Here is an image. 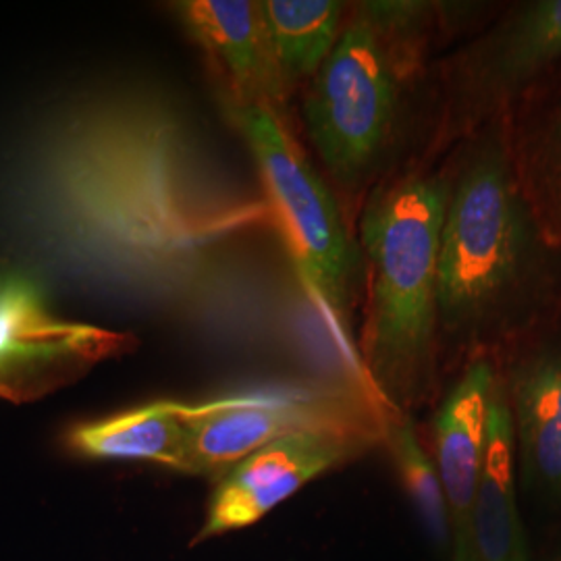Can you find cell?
<instances>
[{"label":"cell","mask_w":561,"mask_h":561,"mask_svg":"<svg viewBox=\"0 0 561 561\" xmlns=\"http://www.w3.org/2000/svg\"><path fill=\"white\" fill-rule=\"evenodd\" d=\"M373 439L368 433L308 431L264 445L219 479L196 542L256 524Z\"/></svg>","instance_id":"obj_8"},{"label":"cell","mask_w":561,"mask_h":561,"mask_svg":"<svg viewBox=\"0 0 561 561\" xmlns=\"http://www.w3.org/2000/svg\"><path fill=\"white\" fill-rule=\"evenodd\" d=\"M431 2H360L304 99L308 138L345 187L370 180L391 150L403 88L431 23Z\"/></svg>","instance_id":"obj_4"},{"label":"cell","mask_w":561,"mask_h":561,"mask_svg":"<svg viewBox=\"0 0 561 561\" xmlns=\"http://www.w3.org/2000/svg\"><path fill=\"white\" fill-rule=\"evenodd\" d=\"M551 173L556 181V190L560 192L561 196V119L558 121L553 138H551Z\"/></svg>","instance_id":"obj_17"},{"label":"cell","mask_w":561,"mask_h":561,"mask_svg":"<svg viewBox=\"0 0 561 561\" xmlns=\"http://www.w3.org/2000/svg\"><path fill=\"white\" fill-rule=\"evenodd\" d=\"M542 243L502 138L489 136L449 183L443 221L439 333L474 341L516 321L535 296Z\"/></svg>","instance_id":"obj_3"},{"label":"cell","mask_w":561,"mask_h":561,"mask_svg":"<svg viewBox=\"0 0 561 561\" xmlns=\"http://www.w3.org/2000/svg\"><path fill=\"white\" fill-rule=\"evenodd\" d=\"M280 71L294 90L331 57L345 25V4L335 0H261Z\"/></svg>","instance_id":"obj_15"},{"label":"cell","mask_w":561,"mask_h":561,"mask_svg":"<svg viewBox=\"0 0 561 561\" xmlns=\"http://www.w3.org/2000/svg\"><path fill=\"white\" fill-rule=\"evenodd\" d=\"M67 445L90 460L154 461L185 472L183 403L157 401L76 426Z\"/></svg>","instance_id":"obj_14"},{"label":"cell","mask_w":561,"mask_h":561,"mask_svg":"<svg viewBox=\"0 0 561 561\" xmlns=\"http://www.w3.org/2000/svg\"><path fill=\"white\" fill-rule=\"evenodd\" d=\"M178 13L187 34L213 60L231 106L277 111L291 88L256 0H185Z\"/></svg>","instance_id":"obj_9"},{"label":"cell","mask_w":561,"mask_h":561,"mask_svg":"<svg viewBox=\"0 0 561 561\" xmlns=\"http://www.w3.org/2000/svg\"><path fill=\"white\" fill-rule=\"evenodd\" d=\"M561 60V0L522 4L468 60V92L500 101Z\"/></svg>","instance_id":"obj_11"},{"label":"cell","mask_w":561,"mask_h":561,"mask_svg":"<svg viewBox=\"0 0 561 561\" xmlns=\"http://www.w3.org/2000/svg\"><path fill=\"white\" fill-rule=\"evenodd\" d=\"M447 201L449 181L414 173L377 192L362 215L360 241L368 261L364 358L393 410L421 401L433 379Z\"/></svg>","instance_id":"obj_2"},{"label":"cell","mask_w":561,"mask_h":561,"mask_svg":"<svg viewBox=\"0 0 561 561\" xmlns=\"http://www.w3.org/2000/svg\"><path fill=\"white\" fill-rule=\"evenodd\" d=\"M382 437L398 468L401 484L421 514L422 524L435 541L443 547L449 545L451 522L442 479L435 461L428 458L419 442L412 421L398 410L387 412L382 416Z\"/></svg>","instance_id":"obj_16"},{"label":"cell","mask_w":561,"mask_h":561,"mask_svg":"<svg viewBox=\"0 0 561 561\" xmlns=\"http://www.w3.org/2000/svg\"><path fill=\"white\" fill-rule=\"evenodd\" d=\"M185 474L219 477L264 445L308 431L375 433L340 396L262 391L183 405Z\"/></svg>","instance_id":"obj_7"},{"label":"cell","mask_w":561,"mask_h":561,"mask_svg":"<svg viewBox=\"0 0 561 561\" xmlns=\"http://www.w3.org/2000/svg\"><path fill=\"white\" fill-rule=\"evenodd\" d=\"M507 398L528 474L561 491V347L524 362L512 377Z\"/></svg>","instance_id":"obj_13"},{"label":"cell","mask_w":561,"mask_h":561,"mask_svg":"<svg viewBox=\"0 0 561 561\" xmlns=\"http://www.w3.org/2000/svg\"><path fill=\"white\" fill-rule=\"evenodd\" d=\"M516 435L507 387L495 382L481 482L470 518L468 561H526L514 479Z\"/></svg>","instance_id":"obj_12"},{"label":"cell","mask_w":561,"mask_h":561,"mask_svg":"<svg viewBox=\"0 0 561 561\" xmlns=\"http://www.w3.org/2000/svg\"><path fill=\"white\" fill-rule=\"evenodd\" d=\"M21 219L62 261L148 291L183 289L225 241L273 221L148 94L102 96L53 121L15 178Z\"/></svg>","instance_id":"obj_1"},{"label":"cell","mask_w":561,"mask_h":561,"mask_svg":"<svg viewBox=\"0 0 561 561\" xmlns=\"http://www.w3.org/2000/svg\"><path fill=\"white\" fill-rule=\"evenodd\" d=\"M261 173L266 204L306 289L335 321L356 301L360 252L340 206L296 138L268 106H231Z\"/></svg>","instance_id":"obj_5"},{"label":"cell","mask_w":561,"mask_h":561,"mask_svg":"<svg viewBox=\"0 0 561 561\" xmlns=\"http://www.w3.org/2000/svg\"><path fill=\"white\" fill-rule=\"evenodd\" d=\"M136 340L94 324L60 321L41 289L0 277V398L25 403L78 381L99 362L131 352Z\"/></svg>","instance_id":"obj_6"},{"label":"cell","mask_w":561,"mask_h":561,"mask_svg":"<svg viewBox=\"0 0 561 561\" xmlns=\"http://www.w3.org/2000/svg\"><path fill=\"white\" fill-rule=\"evenodd\" d=\"M497 377L486 358L470 362L435 416V466L451 522L454 561L470 558V518L489 439V412Z\"/></svg>","instance_id":"obj_10"}]
</instances>
